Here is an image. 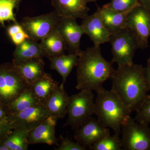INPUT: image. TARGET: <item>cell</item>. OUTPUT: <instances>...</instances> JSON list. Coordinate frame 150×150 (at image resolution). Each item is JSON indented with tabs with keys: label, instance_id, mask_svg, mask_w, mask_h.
Masks as SVG:
<instances>
[{
	"label": "cell",
	"instance_id": "obj_16",
	"mask_svg": "<svg viewBox=\"0 0 150 150\" xmlns=\"http://www.w3.org/2000/svg\"><path fill=\"white\" fill-rule=\"evenodd\" d=\"M69 96L64 86L60 84L54 90L44 106L51 116L62 119L67 115Z\"/></svg>",
	"mask_w": 150,
	"mask_h": 150
},
{
	"label": "cell",
	"instance_id": "obj_29",
	"mask_svg": "<svg viewBox=\"0 0 150 150\" xmlns=\"http://www.w3.org/2000/svg\"><path fill=\"white\" fill-rule=\"evenodd\" d=\"M61 144L56 150H86V148L79 142H74L68 138L61 137Z\"/></svg>",
	"mask_w": 150,
	"mask_h": 150
},
{
	"label": "cell",
	"instance_id": "obj_6",
	"mask_svg": "<svg viewBox=\"0 0 150 150\" xmlns=\"http://www.w3.org/2000/svg\"><path fill=\"white\" fill-rule=\"evenodd\" d=\"M122 149L150 150V128L129 116L121 127Z\"/></svg>",
	"mask_w": 150,
	"mask_h": 150
},
{
	"label": "cell",
	"instance_id": "obj_2",
	"mask_svg": "<svg viewBox=\"0 0 150 150\" xmlns=\"http://www.w3.org/2000/svg\"><path fill=\"white\" fill-rule=\"evenodd\" d=\"M76 85L78 90L98 91L114 72L112 63L106 61L101 54L100 46H94L81 51L78 56Z\"/></svg>",
	"mask_w": 150,
	"mask_h": 150
},
{
	"label": "cell",
	"instance_id": "obj_36",
	"mask_svg": "<svg viewBox=\"0 0 150 150\" xmlns=\"http://www.w3.org/2000/svg\"><path fill=\"white\" fill-rule=\"evenodd\" d=\"M97 1H98V0H85L87 4L88 3L91 2H96Z\"/></svg>",
	"mask_w": 150,
	"mask_h": 150
},
{
	"label": "cell",
	"instance_id": "obj_25",
	"mask_svg": "<svg viewBox=\"0 0 150 150\" xmlns=\"http://www.w3.org/2000/svg\"><path fill=\"white\" fill-rule=\"evenodd\" d=\"M88 148L91 150H123L121 138L116 134L105 136Z\"/></svg>",
	"mask_w": 150,
	"mask_h": 150
},
{
	"label": "cell",
	"instance_id": "obj_18",
	"mask_svg": "<svg viewBox=\"0 0 150 150\" xmlns=\"http://www.w3.org/2000/svg\"><path fill=\"white\" fill-rule=\"evenodd\" d=\"M96 12L110 34L126 28V16L128 13L118 12L104 6L98 8Z\"/></svg>",
	"mask_w": 150,
	"mask_h": 150
},
{
	"label": "cell",
	"instance_id": "obj_4",
	"mask_svg": "<svg viewBox=\"0 0 150 150\" xmlns=\"http://www.w3.org/2000/svg\"><path fill=\"white\" fill-rule=\"evenodd\" d=\"M69 96L67 110L68 115L65 126L76 130L94 114V96L92 91L81 90Z\"/></svg>",
	"mask_w": 150,
	"mask_h": 150
},
{
	"label": "cell",
	"instance_id": "obj_31",
	"mask_svg": "<svg viewBox=\"0 0 150 150\" xmlns=\"http://www.w3.org/2000/svg\"><path fill=\"white\" fill-rule=\"evenodd\" d=\"M23 30L21 23H13V24L9 26L7 29V32L10 37L13 36Z\"/></svg>",
	"mask_w": 150,
	"mask_h": 150
},
{
	"label": "cell",
	"instance_id": "obj_12",
	"mask_svg": "<svg viewBox=\"0 0 150 150\" xmlns=\"http://www.w3.org/2000/svg\"><path fill=\"white\" fill-rule=\"evenodd\" d=\"M75 130V141L86 148L110 134L109 129L93 117Z\"/></svg>",
	"mask_w": 150,
	"mask_h": 150
},
{
	"label": "cell",
	"instance_id": "obj_7",
	"mask_svg": "<svg viewBox=\"0 0 150 150\" xmlns=\"http://www.w3.org/2000/svg\"><path fill=\"white\" fill-rule=\"evenodd\" d=\"M29 86L13 64L0 65V102L3 105L10 103Z\"/></svg>",
	"mask_w": 150,
	"mask_h": 150
},
{
	"label": "cell",
	"instance_id": "obj_20",
	"mask_svg": "<svg viewBox=\"0 0 150 150\" xmlns=\"http://www.w3.org/2000/svg\"><path fill=\"white\" fill-rule=\"evenodd\" d=\"M59 85V83L53 79L51 74L46 73L43 76L30 84L29 86L38 100L44 105Z\"/></svg>",
	"mask_w": 150,
	"mask_h": 150
},
{
	"label": "cell",
	"instance_id": "obj_1",
	"mask_svg": "<svg viewBox=\"0 0 150 150\" xmlns=\"http://www.w3.org/2000/svg\"><path fill=\"white\" fill-rule=\"evenodd\" d=\"M110 79L112 82L110 90L121 100L131 114L137 111L149 96L150 87L142 65L134 63L118 67Z\"/></svg>",
	"mask_w": 150,
	"mask_h": 150
},
{
	"label": "cell",
	"instance_id": "obj_26",
	"mask_svg": "<svg viewBox=\"0 0 150 150\" xmlns=\"http://www.w3.org/2000/svg\"><path fill=\"white\" fill-rule=\"evenodd\" d=\"M20 1L21 0H0V25L4 26L6 21L18 23L14 11Z\"/></svg>",
	"mask_w": 150,
	"mask_h": 150
},
{
	"label": "cell",
	"instance_id": "obj_34",
	"mask_svg": "<svg viewBox=\"0 0 150 150\" xmlns=\"http://www.w3.org/2000/svg\"><path fill=\"white\" fill-rule=\"evenodd\" d=\"M144 72L145 77L150 87V66L147 65L146 67H144Z\"/></svg>",
	"mask_w": 150,
	"mask_h": 150
},
{
	"label": "cell",
	"instance_id": "obj_22",
	"mask_svg": "<svg viewBox=\"0 0 150 150\" xmlns=\"http://www.w3.org/2000/svg\"><path fill=\"white\" fill-rule=\"evenodd\" d=\"M40 44L48 59L65 54L64 42L57 30L42 39Z\"/></svg>",
	"mask_w": 150,
	"mask_h": 150
},
{
	"label": "cell",
	"instance_id": "obj_32",
	"mask_svg": "<svg viewBox=\"0 0 150 150\" xmlns=\"http://www.w3.org/2000/svg\"><path fill=\"white\" fill-rule=\"evenodd\" d=\"M13 129L10 123L0 124V141Z\"/></svg>",
	"mask_w": 150,
	"mask_h": 150
},
{
	"label": "cell",
	"instance_id": "obj_5",
	"mask_svg": "<svg viewBox=\"0 0 150 150\" xmlns=\"http://www.w3.org/2000/svg\"><path fill=\"white\" fill-rule=\"evenodd\" d=\"M112 59L111 63H116L118 67L129 66L134 64L135 52L139 48L136 38L127 28L110 35Z\"/></svg>",
	"mask_w": 150,
	"mask_h": 150
},
{
	"label": "cell",
	"instance_id": "obj_30",
	"mask_svg": "<svg viewBox=\"0 0 150 150\" xmlns=\"http://www.w3.org/2000/svg\"><path fill=\"white\" fill-rule=\"evenodd\" d=\"M10 38L13 43L15 44L16 46L21 44L26 39L30 38L29 35H28L27 33L24 30H23L20 32L11 36Z\"/></svg>",
	"mask_w": 150,
	"mask_h": 150
},
{
	"label": "cell",
	"instance_id": "obj_27",
	"mask_svg": "<svg viewBox=\"0 0 150 150\" xmlns=\"http://www.w3.org/2000/svg\"><path fill=\"white\" fill-rule=\"evenodd\" d=\"M141 5L139 0H111L104 6L121 13H128L135 7Z\"/></svg>",
	"mask_w": 150,
	"mask_h": 150
},
{
	"label": "cell",
	"instance_id": "obj_17",
	"mask_svg": "<svg viewBox=\"0 0 150 150\" xmlns=\"http://www.w3.org/2000/svg\"><path fill=\"white\" fill-rule=\"evenodd\" d=\"M46 57L40 43L28 38L16 46L13 53V64L17 66L23 62L34 58Z\"/></svg>",
	"mask_w": 150,
	"mask_h": 150
},
{
	"label": "cell",
	"instance_id": "obj_15",
	"mask_svg": "<svg viewBox=\"0 0 150 150\" xmlns=\"http://www.w3.org/2000/svg\"><path fill=\"white\" fill-rule=\"evenodd\" d=\"M85 0H52V5L62 17L83 19L89 9Z\"/></svg>",
	"mask_w": 150,
	"mask_h": 150
},
{
	"label": "cell",
	"instance_id": "obj_13",
	"mask_svg": "<svg viewBox=\"0 0 150 150\" xmlns=\"http://www.w3.org/2000/svg\"><path fill=\"white\" fill-rule=\"evenodd\" d=\"M58 120L56 117L51 115L32 129L28 137L29 144H45L58 146L59 144L55 132Z\"/></svg>",
	"mask_w": 150,
	"mask_h": 150
},
{
	"label": "cell",
	"instance_id": "obj_3",
	"mask_svg": "<svg viewBox=\"0 0 150 150\" xmlns=\"http://www.w3.org/2000/svg\"><path fill=\"white\" fill-rule=\"evenodd\" d=\"M96 92L94 114L97 119L104 127L110 128L115 134L120 135L122 125L131 113L111 90L103 88Z\"/></svg>",
	"mask_w": 150,
	"mask_h": 150
},
{
	"label": "cell",
	"instance_id": "obj_9",
	"mask_svg": "<svg viewBox=\"0 0 150 150\" xmlns=\"http://www.w3.org/2000/svg\"><path fill=\"white\" fill-rule=\"evenodd\" d=\"M126 28L137 39L139 48L145 49L149 46L150 37V13L141 5L135 7L126 16Z\"/></svg>",
	"mask_w": 150,
	"mask_h": 150
},
{
	"label": "cell",
	"instance_id": "obj_19",
	"mask_svg": "<svg viewBox=\"0 0 150 150\" xmlns=\"http://www.w3.org/2000/svg\"><path fill=\"white\" fill-rule=\"evenodd\" d=\"M43 58H34L15 66L19 74L29 85L46 74Z\"/></svg>",
	"mask_w": 150,
	"mask_h": 150
},
{
	"label": "cell",
	"instance_id": "obj_35",
	"mask_svg": "<svg viewBox=\"0 0 150 150\" xmlns=\"http://www.w3.org/2000/svg\"><path fill=\"white\" fill-rule=\"evenodd\" d=\"M140 4L150 13V0H139Z\"/></svg>",
	"mask_w": 150,
	"mask_h": 150
},
{
	"label": "cell",
	"instance_id": "obj_23",
	"mask_svg": "<svg viewBox=\"0 0 150 150\" xmlns=\"http://www.w3.org/2000/svg\"><path fill=\"white\" fill-rule=\"evenodd\" d=\"M13 130L0 142L9 150H28L29 145L28 137L32 129H15Z\"/></svg>",
	"mask_w": 150,
	"mask_h": 150
},
{
	"label": "cell",
	"instance_id": "obj_8",
	"mask_svg": "<svg viewBox=\"0 0 150 150\" xmlns=\"http://www.w3.org/2000/svg\"><path fill=\"white\" fill-rule=\"evenodd\" d=\"M62 18L55 10L39 16L26 17L20 23L30 39L41 41L57 29Z\"/></svg>",
	"mask_w": 150,
	"mask_h": 150
},
{
	"label": "cell",
	"instance_id": "obj_24",
	"mask_svg": "<svg viewBox=\"0 0 150 150\" xmlns=\"http://www.w3.org/2000/svg\"><path fill=\"white\" fill-rule=\"evenodd\" d=\"M39 104H41L33 94L29 86L16 98L5 106L8 113H11L20 112Z\"/></svg>",
	"mask_w": 150,
	"mask_h": 150
},
{
	"label": "cell",
	"instance_id": "obj_10",
	"mask_svg": "<svg viewBox=\"0 0 150 150\" xmlns=\"http://www.w3.org/2000/svg\"><path fill=\"white\" fill-rule=\"evenodd\" d=\"M50 116L44 105L39 104L20 112L8 113V119L13 129H32Z\"/></svg>",
	"mask_w": 150,
	"mask_h": 150
},
{
	"label": "cell",
	"instance_id": "obj_21",
	"mask_svg": "<svg viewBox=\"0 0 150 150\" xmlns=\"http://www.w3.org/2000/svg\"><path fill=\"white\" fill-rule=\"evenodd\" d=\"M51 69L56 70L62 76L61 85L64 86L73 68L77 65L78 55L73 54L48 58Z\"/></svg>",
	"mask_w": 150,
	"mask_h": 150
},
{
	"label": "cell",
	"instance_id": "obj_37",
	"mask_svg": "<svg viewBox=\"0 0 150 150\" xmlns=\"http://www.w3.org/2000/svg\"><path fill=\"white\" fill-rule=\"evenodd\" d=\"M147 65H149V66H150V56L149 57V59H148L147 61Z\"/></svg>",
	"mask_w": 150,
	"mask_h": 150
},
{
	"label": "cell",
	"instance_id": "obj_11",
	"mask_svg": "<svg viewBox=\"0 0 150 150\" xmlns=\"http://www.w3.org/2000/svg\"><path fill=\"white\" fill-rule=\"evenodd\" d=\"M56 30L64 40L66 50L69 54L79 56L81 51L80 48L81 38L83 35L85 34L81 25L77 22L76 19L62 17Z\"/></svg>",
	"mask_w": 150,
	"mask_h": 150
},
{
	"label": "cell",
	"instance_id": "obj_33",
	"mask_svg": "<svg viewBox=\"0 0 150 150\" xmlns=\"http://www.w3.org/2000/svg\"><path fill=\"white\" fill-rule=\"evenodd\" d=\"M4 108V106H0V124L9 123L8 119V112L6 108V109Z\"/></svg>",
	"mask_w": 150,
	"mask_h": 150
},
{
	"label": "cell",
	"instance_id": "obj_14",
	"mask_svg": "<svg viewBox=\"0 0 150 150\" xmlns=\"http://www.w3.org/2000/svg\"><path fill=\"white\" fill-rule=\"evenodd\" d=\"M81 25L85 34L89 37L94 46H100L109 42L111 34L105 27L96 11L84 17Z\"/></svg>",
	"mask_w": 150,
	"mask_h": 150
},
{
	"label": "cell",
	"instance_id": "obj_28",
	"mask_svg": "<svg viewBox=\"0 0 150 150\" xmlns=\"http://www.w3.org/2000/svg\"><path fill=\"white\" fill-rule=\"evenodd\" d=\"M134 119L139 123L149 125L150 124V96H149L141 105Z\"/></svg>",
	"mask_w": 150,
	"mask_h": 150
}]
</instances>
